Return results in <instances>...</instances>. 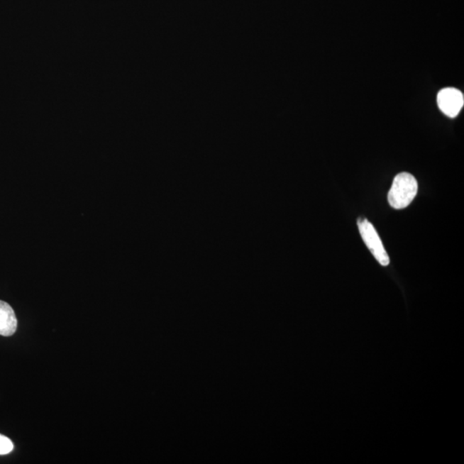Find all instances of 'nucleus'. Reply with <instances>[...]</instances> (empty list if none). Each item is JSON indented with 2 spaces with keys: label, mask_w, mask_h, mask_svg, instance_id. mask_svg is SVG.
Listing matches in <instances>:
<instances>
[{
  "label": "nucleus",
  "mask_w": 464,
  "mask_h": 464,
  "mask_svg": "<svg viewBox=\"0 0 464 464\" xmlns=\"http://www.w3.org/2000/svg\"><path fill=\"white\" fill-rule=\"evenodd\" d=\"M439 109L451 118L457 116L463 107V94L458 89L445 88L438 94Z\"/></svg>",
  "instance_id": "3"
},
{
  "label": "nucleus",
  "mask_w": 464,
  "mask_h": 464,
  "mask_svg": "<svg viewBox=\"0 0 464 464\" xmlns=\"http://www.w3.org/2000/svg\"><path fill=\"white\" fill-rule=\"evenodd\" d=\"M13 443L10 438L0 434V455L9 454L13 450Z\"/></svg>",
  "instance_id": "5"
},
{
  "label": "nucleus",
  "mask_w": 464,
  "mask_h": 464,
  "mask_svg": "<svg viewBox=\"0 0 464 464\" xmlns=\"http://www.w3.org/2000/svg\"><path fill=\"white\" fill-rule=\"evenodd\" d=\"M418 192L416 179L409 173H401L394 177L388 194L390 206L404 209L411 204Z\"/></svg>",
  "instance_id": "1"
},
{
  "label": "nucleus",
  "mask_w": 464,
  "mask_h": 464,
  "mask_svg": "<svg viewBox=\"0 0 464 464\" xmlns=\"http://www.w3.org/2000/svg\"><path fill=\"white\" fill-rule=\"evenodd\" d=\"M18 320L9 304L0 300V336H11L17 331Z\"/></svg>",
  "instance_id": "4"
},
{
  "label": "nucleus",
  "mask_w": 464,
  "mask_h": 464,
  "mask_svg": "<svg viewBox=\"0 0 464 464\" xmlns=\"http://www.w3.org/2000/svg\"><path fill=\"white\" fill-rule=\"evenodd\" d=\"M361 238L368 246V249L374 258L382 266H388L390 264V258L385 249L380 236L372 226L366 219H360L358 221Z\"/></svg>",
  "instance_id": "2"
}]
</instances>
